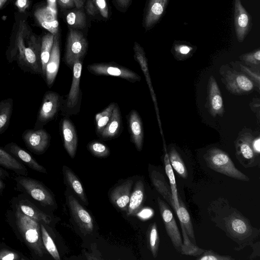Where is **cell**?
<instances>
[{
  "label": "cell",
  "instance_id": "cell-59",
  "mask_svg": "<svg viewBox=\"0 0 260 260\" xmlns=\"http://www.w3.org/2000/svg\"><path fill=\"white\" fill-rule=\"evenodd\" d=\"M8 0H0V8L6 3Z\"/></svg>",
  "mask_w": 260,
  "mask_h": 260
},
{
  "label": "cell",
  "instance_id": "cell-23",
  "mask_svg": "<svg viewBox=\"0 0 260 260\" xmlns=\"http://www.w3.org/2000/svg\"><path fill=\"white\" fill-rule=\"evenodd\" d=\"M225 222L228 232L235 238H243L251 231L248 220L235 213L228 217Z\"/></svg>",
  "mask_w": 260,
  "mask_h": 260
},
{
  "label": "cell",
  "instance_id": "cell-18",
  "mask_svg": "<svg viewBox=\"0 0 260 260\" xmlns=\"http://www.w3.org/2000/svg\"><path fill=\"white\" fill-rule=\"evenodd\" d=\"M60 129L62 136L64 147L72 158H74L78 145V137L76 128L72 122L68 118L61 120Z\"/></svg>",
  "mask_w": 260,
  "mask_h": 260
},
{
  "label": "cell",
  "instance_id": "cell-28",
  "mask_svg": "<svg viewBox=\"0 0 260 260\" xmlns=\"http://www.w3.org/2000/svg\"><path fill=\"white\" fill-rule=\"evenodd\" d=\"M121 115L119 107L116 104L109 122L99 136L103 139H112L116 136L121 127Z\"/></svg>",
  "mask_w": 260,
  "mask_h": 260
},
{
  "label": "cell",
  "instance_id": "cell-46",
  "mask_svg": "<svg viewBox=\"0 0 260 260\" xmlns=\"http://www.w3.org/2000/svg\"><path fill=\"white\" fill-rule=\"evenodd\" d=\"M175 55L178 59L186 58L192 50V48L186 45H177L174 48Z\"/></svg>",
  "mask_w": 260,
  "mask_h": 260
},
{
  "label": "cell",
  "instance_id": "cell-29",
  "mask_svg": "<svg viewBox=\"0 0 260 260\" xmlns=\"http://www.w3.org/2000/svg\"><path fill=\"white\" fill-rule=\"evenodd\" d=\"M18 206L24 214L34 220L47 224H50L51 221V218L49 215L29 201H21Z\"/></svg>",
  "mask_w": 260,
  "mask_h": 260
},
{
  "label": "cell",
  "instance_id": "cell-27",
  "mask_svg": "<svg viewBox=\"0 0 260 260\" xmlns=\"http://www.w3.org/2000/svg\"><path fill=\"white\" fill-rule=\"evenodd\" d=\"M0 166L17 174L26 176L27 170L24 165L4 148L0 147Z\"/></svg>",
  "mask_w": 260,
  "mask_h": 260
},
{
  "label": "cell",
  "instance_id": "cell-7",
  "mask_svg": "<svg viewBox=\"0 0 260 260\" xmlns=\"http://www.w3.org/2000/svg\"><path fill=\"white\" fill-rule=\"evenodd\" d=\"M82 69V61L76 60L73 67V79L71 88L66 100L62 103L63 111L69 115L76 114L80 110L82 91L80 83Z\"/></svg>",
  "mask_w": 260,
  "mask_h": 260
},
{
  "label": "cell",
  "instance_id": "cell-11",
  "mask_svg": "<svg viewBox=\"0 0 260 260\" xmlns=\"http://www.w3.org/2000/svg\"><path fill=\"white\" fill-rule=\"evenodd\" d=\"M23 141L27 148L33 153L41 154L48 149L50 136L43 128L26 129L22 134Z\"/></svg>",
  "mask_w": 260,
  "mask_h": 260
},
{
  "label": "cell",
  "instance_id": "cell-41",
  "mask_svg": "<svg viewBox=\"0 0 260 260\" xmlns=\"http://www.w3.org/2000/svg\"><path fill=\"white\" fill-rule=\"evenodd\" d=\"M87 148L91 154L98 157H107L110 153L108 147L97 141H93L89 143Z\"/></svg>",
  "mask_w": 260,
  "mask_h": 260
},
{
  "label": "cell",
  "instance_id": "cell-6",
  "mask_svg": "<svg viewBox=\"0 0 260 260\" xmlns=\"http://www.w3.org/2000/svg\"><path fill=\"white\" fill-rule=\"evenodd\" d=\"M88 48L87 42L80 31L70 28L68 36L64 61L70 68H73L74 62L82 61Z\"/></svg>",
  "mask_w": 260,
  "mask_h": 260
},
{
  "label": "cell",
  "instance_id": "cell-15",
  "mask_svg": "<svg viewBox=\"0 0 260 260\" xmlns=\"http://www.w3.org/2000/svg\"><path fill=\"white\" fill-rule=\"evenodd\" d=\"M234 23L239 42H242L249 32L251 25L250 16L240 0H234Z\"/></svg>",
  "mask_w": 260,
  "mask_h": 260
},
{
  "label": "cell",
  "instance_id": "cell-34",
  "mask_svg": "<svg viewBox=\"0 0 260 260\" xmlns=\"http://www.w3.org/2000/svg\"><path fill=\"white\" fill-rule=\"evenodd\" d=\"M180 226L183 235V242L182 244L180 252L183 254L193 256H199L201 255L204 251V250L193 243L189 238L184 226L181 223Z\"/></svg>",
  "mask_w": 260,
  "mask_h": 260
},
{
  "label": "cell",
  "instance_id": "cell-4",
  "mask_svg": "<svg viewBox=\"0 0 260 260\" xmlns=\"http://www.w3.org/2000/svg\"><path fill=\"white\" fill-rule=\"evenodd\" d=\"M221 81L226 89L235 95H244L251 93L255 85L248 77L242 72L230 68L228 66H222L220 69Z\"/></svg>",
  "mask_w": 260,
  "mask_h": 260
},
{
  "label": "cell",
  "instance_id": "cell-16",
  "mask_svg": "<svg viewBox=\"0 0 260 260\" xmlns=\"http://www.w3.org/2000/svg\"><path fill=\"white\" fill-rule=\"evenodd\" d=\"M134 57L135 60L138 62L140 65V67L144 75V76L146 79V81L148 84L150 92L151 95V98L152 99V101L154 103V105L155 107V109L156 111V114L157 116V118L158 120V122L159 126V128L160 131V133L161 136H163L161 126V122L160 120L159 114V110L157 106V103L156 98V95L155 94L152 85L151 80V78L150 77V74L148 70V61L146 57L145 52L143 49V48L136 42H135L134 46Z\"/></svg>",
  "mask_w": 260,
  "mask_h": 260
},
{
  "label": "cell",
  "instance_id": "cell-12",
  "mask_svg": "<svg viewBox=\"0 0 260 260\" xmlns=\"http://www.w3.org/2000/svg\"><path fill=\"white\" fill-rule=\"evenodd\" d=\"M157 202L166 232L174 247L180 252L182 244V238L173 213L164 201L158 197Z\"/></svg>",
  "mask_w": 260,
  "mask_h": 260
},
{
  "label": "cell",
  "instance_id": "cell-56",
  "mask_svg": "<svg viewBox=\"0 0 260 260\" xmlns=\"http://www.w3.org/2000/svg\"><path fill=\"white\" fill-rule=\"evenodd\" d=\"M74 5L77 9L81 8L84 4L85 0H72Z\"/></svg>",
  "mask_w": 260,
  "mask_h": 260
},
{
  "label": "cell",
  "instance_id": "cell-51",
  "mask_svg": "<svg viewBox=\"0 0 260 260\" xmlns=\"http://www.w3.org/2000/svg\"><path fill=\"white\" fill-rule=\"evenodd\" d=\"M251 145L253 151L258 156L260 153V138L259 136L253 138Z\"/></svg>",
  "mask_w": 260,
  "mask_h": 260
},
{
  "label": "cell",
  "instance_id": "cell-26",
  "mask_svg": "<svg viewBox=\"0 0 260 260\" xmlns=\"http://www.w3.org/2000/svg\"><path fill=\"white\" fill-rule=\"evenodd\" d=\"M145 197V188L143 182L139 180L136 183L131 194L126 214L128 216L136 215L141 209Z\"/></svg>",
  "mask_w": 260,
  "mask_h": 260
},
{
  "label": "cell",
  "instance_id": "cell-55",
  "mask_svg": "<svg viewBox=\"0 0 260 260\" xmlns=\"http://www.w3.org/2000/svg\"><path fill=\"white\" fill-rule=\"evenodd\" d=\"M117 4L122 8H126L129 4L131 0H115Z\"/></svg>",
  "mask_w": 260,
  "mask_h": 260
},
{
  "label": "cell",
  "instance_id": "cell-31",
  "mask_svg": "<svg viewBox=\"0 0 260 260\" xmlns=\"http://www.w3.org/2000/svg\"><path fill=\"white\" fill-rule=\"evenodd\" d=\"M178 200L179 207L176 211V213L178 216L180 222L184 226L190 241L195 244L196 240L194 231L190 215L182 201L180 199H179Z\"/></svg>",
  "mask_w": 260,
  "mask_h": 260
},
{
  "label": "cell",
  "instance_id": "cell-39",
  "mask_svg": "<svg viewBox=\"0 0 260 260\" xmlns=\"http://www.w3.org/2000/svg\"><path fill=\"white\" fill-rule=\"evenodd\" d=\"M147 241L149 248L155 258L157 256L159 238L156 222H153L149 228L147 233Z\"/></svg>",
  "mask_w": 260,
  "mask_h": 260
},
{
  "label": "cell",
  "instance_id": "cell-44",
  "mask_svg": "<svg viewBox=\"0 0 260 260\" xmlns=\"http://www.w3.org/2000/svg\"><path fill=\"white\" fill-rule=\"evenodd\" d=\"M25 259L23 256L17 251L9 248L0 249V260H20Z\"/></svg>",
  "mask_w": 260,
  "mask_h": 260
},
{
  "label": "cell",
  "instance_id": "cell-50",
  "mask_svg": "<svg viewBox=\"0 0 260 260\" xmlns=\"http://www.w3.org/2000/svg\"><path fill=\"white\" fill-rule=\"evenodd\" d=\"M15 5L20 12L23 13L29 6V0H17Z\"/></svg>",
  "mask_w": 260,
  "mask_h": 260
},
{
  "label": "cell",
  "instance_id": "cell-1",
  "mask_svg": "<svg viewBox=\"0 0 260 260\" xmlns=\"http://www.w3.org/2000/svg\"><path fill=\"white\" fill-rule=\"evenodd\" d=\"M41 46L40 38L24 21H21L14 41L7 51V59L9 63L16 61L24 72L42 77Z\"/></svg>",
  "mask_w": 260,
  "mask_h": 260
},
{
  "label": "cell",
  "instance_id": "cell-17",
  "mask_svg": "<svg viewBox=\"0 0 260 260\" xmlns=\"http://www.w3.org/2000/svg\"><path fill=\"white\" fill-rule=\"evenodd\" d=\"M60 46L58 33L54 36L53 44L48 61L46 64L44 80L50 88L53 84L59 69Z\"/></svg>",
  "mask_w": 260,
  "mask_h": 260
},
{
  "label": "cell",
  "instance_id": "cell-2",
  "mask_svg": "<svg viewBox=\"0 0 260 260\" xmlns=\"http://www.w3.org/2000/svg\"><path fill=\"white\" fill-rule=\"evenodd\" d=\"M16 223L25 243L39 257L44 256L45 248L43 243L40 222L24 214L18 206L15 213Z\"/></svg>",
  "mask_w": 260,
  "mask_h": 260
},
{
  "label": "cell",
  "instance_id": "cell-8",
  "mask_svg": "<svg viewBox=\"0 0 260 260\" xmlns=\"http://www.w3.org/2000/svg\"><path fill=\"white\" fill-rule=\"evenodd\" d=\"M20 188L43 206H53L54 199L48 189L40 181L25 176L15 178Z\"/></svg>",
  "mask_w": 260,
  "mask_h": 260
},
{
  "label": "cell",
  "instance_id": "cell-47",
  "mask_svg": "<svg viewBox=\"0 0 260 260\" xmlns=\"http://www.w3.org/2000/svg\"><path fill=\"white\" fill-rule=\"evenodd\" d=\"M99 13L105 18L108 17V7L106 0H92Z\"/></svg>",
  "mask_w": 260,
  "mask_h": 260
},
{
  "label": "cell",
  "instance_id": "cell-37",
  "mask_svg": "<svg viewBox=\"0 0 260 260\" xmlns=\"http://www.w3.org/2000/svg\"><path fill=\"white\" fill-rule=\"evenodd\" d=\"M115 103H111L106 109L95 116L96 131L99 136L110 120Z\"/></svg>",
  "mask_w": 260,
  "mask_h": 260
},
{
  "label": "cell",
  "instance_id": "cell-57",
  "mask_svg": "<svg viewBox=\"0 0 260 260\" xmlns=\"http://www.w3.org/2000/svg\"><path fill=\"white\" fill-rule=\"evenodd\" d=\"M9 174L4 169L0 167V178L1 179H5L6 178L9 177Z\"/></svg>",
  "mask_w": 260,
  "mask_h": 260
},
{
  "label": "cell",
  "instance_id": "cell-13",
  "mask_svg": "<svg viewBox=\"0 0 260 260\" xmlns=\"http://www.w3.org/2000/svg\"><path fill=\"white\" fill-rule=\"evenodd\" d=\"M68 204L74 221L84 235L91 234L94 229L93 221L89 212L73 196L68 197Z\"/></svg>",
  "mask_w": 260,
  "mask_h": 260
},
{
  "label": "cell",
  "instance_id": "cell-42",
  "mask_svg": "<svg viewBox=\"0 0 260 260\" xmlns=\"http://www.w3.org/2000/svg\"><path fill=\"white\" fill-rule=\"evenodd\" d=\"M249 66L255 68L259 67L260 64V50L258 49L253 52L243 54L240 57Z\"/></svg>",
  "mask_w": 260,
  "mask_h": 260
},
{
  "label": "cell",
  "instance_id": "cell-24",
  "mask_svg": "<svg viewBox=\"0 0 260 260\" xmlns=\"http://www.w3.org/2000/svg\"><path fill=\"white\" fill-rule=\"evenodd\" d=\"M168 0H150L144 19V26L148 29L154 25L162 16Z\"/></svg>",
  "mask_w": 260,
  "mask_h": 260
},
{
  "label": "cell",
  "instance_id": "cell-43",
  "mask_svg": "<svg viewBox=\"0 0 260 260\" xmlns=\"http://www.w3.org/2000/svg\"><path fill=\"white\" fill-rule=\"evenodd\" d=\"M240 70L242 73L248 77L255 84V86L259 89L260 75L259 70H252L241 63H239Z\"/></svg>",
  "mask_w": 260,
  "mask_h": 260
},
{
  "label": "cell",
  "instance_id": "cell-58",
  "mask_svg": "<svg viewBox=\"0 0 260 260\" xmlns=\"http://www.w3.org/2000/svg\"><path fill=\"white\" fill-rule=\"evenodd\" d=\"M5 187V184L0 178V190H3Z\"/></svg>",
  "mask_w": 260,
  "mask_h": 260
},
{
  "label": "cell",
  "instance_id": "cell-10",
  "mask_svg": "<svg viewBox=\"0 0 260 260\" xmlns=\"http://www.w3.org/2000/svg\"><path fill=\"white\" fill-rule=\"evenodd\" d=\"M248 131H242L235 141L236 156L245 168L253 167L257 165L256 156L251 143L253 138Z\"/></svg>",
  "mask_w": 260,
  "mask_h": 260
},
{
  "label": "cell",
  "instance_id": "cell-20",
  "mask_svg": "<svg viewBox=\"0 0 260 260\" xmlns=\"http://www.w3.org/2000/svg\"><path fill=\"white\" fill-rule=\"evenodd\" d=\"M127 124L131 141L136 149L141 151L144 140V130L141 118L137 111L132 110L127 115Z\"/></svg>",
  "mask_w": 260,
  "mask_h": 260
},
{
  "label": "cell",
  "instance_id": "cell-30",
  "mask_svg": "<svg viewBox=\"0 0 260 260\" xmlns=\"http://www.w3.org/2000/svg\"><path fill=\"white\" fill-rule=\"evenodd\" d=\"M63 173L68 184L74 192L85 204H88L83 186L77 176L66 166L63 167Z\"/></svg>",
  "mask_w": 260,
  "mask_h": 260
},
{
  "label": "cell",
  "instance_id": "cell-36",
  "mask_svg": "<svg viewBox=\"0 0 260 260\" xmlns=\"http://www.w3.org/2000/svg\"><path fill=\"white\" fill-rule=\"evenodd\" d=\"M164 164L166 173L169 178L172 197L175 205V212L179 207V197L177 193V185L173 168L170 164L168 153L165 149Z\"/></svg>",
  "mask_w": 260,
  "mask_h": 260
},
{
  "label": "cell",
  "instance_id": "cell-25",
  "mask_svg": "<svg viewBox=\"0 0 260 260\" xmlns=\"http://www.w3.org/2000/svg\"><path fill=\"white\" fill-rule=\"evenodd\" d=\"M150 177L151 182L156 190L162 196L175 212V205L172 197L171 189L164 176L160 172L153 170L151 172Z\"/></svg>",
  "mask_w": 260,
  "mask_h": 260
},
{
  "label": "cell",
  "instance_id": "cell-53",
  "mask_svg": "<svg viewBox=\"0 0 260 260\" xmlns=\"http://www.w3.org/2000/svg\"><path fill=\"white\" fill-rule=\"evenodd\" d=\"M57 1L62 8H72L74 6V2L72 0H57Z\"/></svg>",
  "mask_w": 260,
  "mask_h": 260
},
{
  "label": "cell",
  "instance_id": "cell-14",
  "mask_svg": "<svg viewBox=\"0 0 260 260\" xmlns=\"http://www.w3.org/2000/svg\"><path fill=\"white\" fill-rule=\"evenodd\" d=\"M206 107L213 117L217 115L222 116L224 113L221 92L215 79L212 75L210 76L208 80Z\"/></svg>",
  "mask_w": 260,
  "mask_h": 260
},
{
  "label": "cell",
  "instance_id": "cell-45",
  "mask_svg": "<svg viewBox=\"0 0 260 260\" xmlns=\"http://www.w3.org/2000/svg\"><path fill=\"white\" fill-rule=\"evenodd\" d=\"M198 260H231L234 259L229 255L218 254L211 250H204L203 253L197 258Z\"/></svg>",
  "mask_w": 260,
  "mask_h": 260
},
{
  "label": "cell",
  "instance_id": "cell-52",
  "mask_svg": "<svg viewBox=\"0 0 260 260\" xmlns=\"http://www.w3.org/2000/svg\"><path fill=\"white\" fill-rule=\"evenodd\" d=\"M141 218L146 219L150 217L152 214V211L149 209H145L142 211H139L136 215Z\"/></svg>",
  "mask_w": 260,
  "mask_h": 260
},
{
  "label": "cell",
  "instance_id": "cell-19",
  "mask_svg": "<svg viewBox=\"0 0 260 260\" xmlns=\"http://www.w3.org/2000/svg\"><path fill=\"white\" fill-rule=\"evenodd\" d=\"M133 180L128 179L113 189L110 194L112 203L119 209L127 211Z\"/></svg>",
  "mask_w": 260,
  "mask_h": 260
},
{
  "label": "cell",
  "instance_id": "cell-32",
  "mask_svg": "<svg viewBox=\"0 0 260 260\" xmlns=\"http://www.w3.org/2000/svg\"><path fill=\"white\" fill-rule=\"evenodd\" d=\"M13 109V100L8 98L0 101V134L8 128Z\"/></svg>",
  "mask_w": 260,
  "mask_h": 260
},
{
  "label": "cell",
  "instance_id": "cell-21",
  "mask_svg": "<svg viewBox=\"0 0 260 260\" xmlns=\"http://www.w3.org/2000/svg\"><path fill=\"white\" fill-rule=\"evenodd\" d=\"M34 15L38 23L44 28L54 36L58 33L59 23L57 13L47 6L37 9Z\"/></svg>",
  "mask_w": 260,
  "mask_h": 260
},
{
  "label": "cell",
  "instance_id": "cell-49",
  "mask_svg": "<svg viewBox=\"0 0 260 260\" xmlns=\"http://www.w3.org/2000/svg\"><path fill=\"white\" fill-rule=\"evenodd\" d=\"M85 9L87 13L90 15L93 16L99 13L92 0L87 1L85 6Z\"/></svg>",
  "mask_w": 260,
  "mask_h": 260
},
{
  "label": "cell",
  "instance_id": "cell-9",
  "mask_svg": "<svg viewBox=\"0 0 260 260\" xmlns=\"http://www.w3.org/2000/svg\"><path fill=\"white\" fill-rule=\"evenodd\" d=\"M88 71L99 76H112L125 79L132 83L141 80V77L133 71L114 62H101L87 66Z\"/></svg>",
  "mask_w": 260,
  "mask_h": 260
},
{
  "label": "cell",
  "instance_id": "cell-33",
  "mask_svg": "<svg viewBox=\"0 0 260 260\" xmlns=\"http://www.w3.org/2000/svg\"><path fill=\"white\" fill-rule=\"evenodd\" d=\"M54 35L50 32L44 35L41 40V60L42 64V78L44 79L46 64L48 61L52 48Z\"/></svg>",
  "mask_w": 260,
  "mask_h": 260
},
{
  "label": "cell",
  "instance_id": "cell-22",
  "mask_svg": "<svg viewBox=\"0 0 260 260\" xmlns=\"http://www.w3.org/2000/svg\"><path fill=\"white\" fill-rule=\"evenodd\" d=\"M4 149L19 159L30 169L40 173H46V169L39 164L35 159L25 150L14 142L7 144Z\"/></svg>",
  "mask_w": 260,
  "mask_h": 260
},
{
  "label": "cell",
  "instance_id": "cell-3",
  "mask_svg": "<svg viewBox=\"0 0 260 260\" xmlns=\"http://www.w3.org/2000/svg\"><path fill=\"white\" fill-rule=\"evenodd\" d=\"M207 166L212 170L230 177L248 181L249 178L235 166L229 154L218 148L208 149L204 155Z\"/></svg>",
  "mask_w": 260,
  "mask_h": 260
},
{
  "label": "cell",
  "instance_id": "cell-48",
  "mask_svg": "<svg viewBox=\"0 0 260 260\" xmlns=\"http://www.w3.org/2000/svg\"><path fill=\"white\" fill-rule=\"evenodd\" d=\"M92 252L88 253L84 251V255L87 259H103L102 255L98 250L96 243H93L91 245Z\"/></svg>",
  "mask_w": 260,
  "mask_h": 260
},
{
  "label": "cell",
  "instance_id": "cell-40",
  "mask_svg": "<svg viewBox=\"0 0 260 260\" xmlns=\"http://www.w3.org/2000/svg\"><path fill=\"white\" fill-rule=\"evenodd\" d=\"M68 24L72 27L83 28L86 26V16L81 10L71 11L66 16Z\"/></svg>",
  "mask_w": 260,
  "mask_h": 260
},
{
  "label": "cell",
  "instance_id": "cell-38",
  "mask_svg": "<svg viewBox=\"0 0 260 260\" xmlns=\"http://www.w3.org/2000/svg\"><path fill=\"white\" fill-rule=\"evenodd\" d=\"M43 223L40 222V228L44 247L54 259L60 260V256L57 247Z\"/></svg>",
  "mask_w": 260,
  "mask_h": 260
},
{
  "label": "cell",
  "instance_id": "cell-5",
  "mask_svg": "<svg viewBox=\"0 0 260 260\" xmlns=\"http://www.w3.org/2000/svg\"><path fill=\"white\" fill-rule=\"evenodd\" d=\"M61 104L62 100L58 93L47 91L43 96L34 129L42 128L53 120L61 109Z\"/></svg>",
  "mask_w": 260,
  "mask_h": 260
},
{
  "label": "cell",
  "instance_id": "cell-54",
  "mask_svg": "<svg viewBox=\"0 0 260 260\" xmlns=\"http://www.w3.org/2000/svg\"><path fill=\"white\" fill-rule=\"evenodd\" d=\"M47 6L53 12L57 13V0H47Z\"/></svg>",
  "mask_w": 260,
  "mask_h": 260
},
{
  "label": "cell",
  "instance_id": "cell-35",
  "mask_svg": "<svg viewBox=\"0 0 260 260\" xmlns=\"http://www.w3.org/2000/svg\"><path fill=\"white\" fill-rule=\"evenodd\" d=\"M170 164L173 169L182 178H186L188 176L187 170L180 155L174 147H172L168 153Z\"/></svg>",
  "mask_w": 260,
  "mask_h": 260
}]
</instances>
